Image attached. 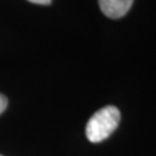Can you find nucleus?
<instances>
[{
    "label": "nucleus",
    "instance_id": "obj_1",
    "mask_svg": "<svg viewBox=\"0 0 156 156\" xmlns=\"http://www.w3.org/2000/svg\"><path fill=\"white\" fill-rule=\"evenodd\" d=\"M121 113L117 107L107 105L96 111L86 125V136L91 143H100L117 129Z\"/></svg>",
    "mask_w": 156,
    "mask_h": 156
},
{
    "label": "nucleus",
    "instance_id": "obj_2",
    "mask_svg": "<svg viewBox=\"0 0 156 156\" xmlns=\"http://www.w3.org/2000/svg\"><path fill=\"white\" fill-rule=\"evenodd\" d=\"M99 7L107 17L121 18L130 11L134 0H98Z\"/></svg>",
    "mask_w": 156,
    "mask_h": 156
},
{
    "label": "nucleus",
    "instance_id": "obj_3",
    "mask_svg": "<svg viewBox=\"0 0 156 156\" xmlns=\"http://www.w3.org/2000/svg\"><path fill=\"white\" fill-rule=\"evenodd\" d=\"M7 105H8V99L3 94H0V115L7 109Z\"/></svg>",
    "mask_w": 156,
    "mask_h": 156
},
{
    "label": "nucleus",
    "instance_id": "obj_4",
    "mask_svg": "<svg viewBox=\"0 0 156 156\" xmlns=\"http://www.w3.org/2000/svg\"><path fill=\"white\" fill-rule=\"evenodd\" d=\"M29 2L34 4H39V5H48L52 0H29Z\"/></svg>",
    "mask_w": 156,
    "mask_h": 156
},
{
    "label": "nucleus",
    "instance_id": "obj_5",
    "mask_svg": "<svg viewBox=\"0 0 156 156\" xmlns=\"http://www.w3.org/2000/svg\"><path fill=\"white\" fill-rule=\"evenodd\" d=\"M0 156H2V155H0Z\"/></svg>",
    "mask_w": 156,
    "mask_h": 156
}]
</instances>
